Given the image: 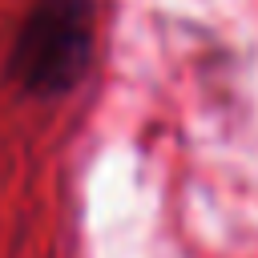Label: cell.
<instances>
[{"mask_svg": "<svg viewBox=\"0 0 258 258\" xmlns=\"http://www.w3.org/2000/svg\"><path fill=\"white\" fill-rule=\"evenodd\" d=\"M93 48V0H32L16 44L12 81L36 101L64 97L89 69Z\"/></svg>", "mask_w": 258, "mask_h": 258, "instance_id": "1", "label": "cell"}]
</instances>
